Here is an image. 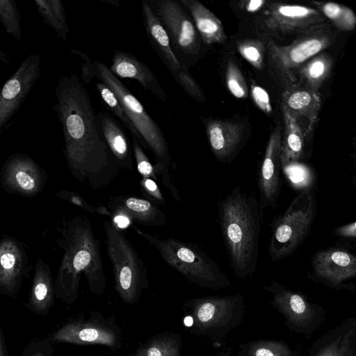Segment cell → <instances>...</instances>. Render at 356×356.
Returning a JSON list of instances; mask_svg holds the SVG:
<instances>
[{
    "label": "cell",
    "instance_id": "1",
    "mask_svg": "<svg viewBox=\"0 0 356 356\" xmlns=\"http://www.w3.org/2000/svg\"><path fill=\"white\" fill-rule=\"evenodd\" d=\"M54 111L62 126L65 154L70 168L92 171L108 163L107 145L96 122L90 95L79 77H60Z\"/></svg>",
    "mask_w": 356,
    "mask_h": 356
},
{
    "label": "cell",
    "instance_id": "2",
    "mask_svg": "<svg viewBox=\"0 0 356 356\" xmlns=\"http://www.w3.org/2000/svg\"><path fill=\"white\" fill-rule=\"evenodd\" d=\"M218 218L230 267L236 277L257 268L263 213L256 197L235 186L218 203Z\"/></svg>",
    "mask_w": 356,
    "mask_h": 356
},
{
    "label": "cell",
    "instance_id": "3",
    "mask_svg": "<svg viewBox=\"0 0 356 356\" xmlns=\"http://www.w3.org/2000/svg\"><path fill=\"white\" fill-rule=\"evenodd\" d=\"M73 52L79 54L84 61L81 65L83 81L89 83L95 78L106 84L115 93L140 136V143L147 145L156 156L158 161L156 169L161 173L163 183L170 184V158L166 141L157 124L147 113L140 101L119 78L111 73L104 63L91 60L87 55L79 51Z\"/></svg>",
    "mask_w": 356,
    "mask_h": 356
},
{
    "label": "cell",
    "instance_id": "4",
    "mask_svg": "<svg viewBox=\"0 0 356 356\" xmlns=\"http://www.w3.org/2000/svg\"><path fill=\"white\" fill-rule=\"evenodd\" d=\"M160 252L163 260L189 282L200 287L218 290L231 282L220 266L197 245L174 238L160 237L141 232Z\"/></svg>",
    "mask_w": 356,
    "mask_h": 356
},
{
    "label": "cell",
    "instance_id": "5",
    "mask_svg": "<svg viewBox=\"0 0 356 356\" xmlns=\"http://www.w3.org/2000/svg\"><path fill=\"white\" fill-rule=\"evenodd\" d=\"M316 212L314 193L311 188L296 196L282 215L272 225L268 253L273 261L291 254L307 236Z\"/></svg>",
    "mask_w": 356,
    "mask_h": 356
},
{
    "label": "cell",
    "instance_id": "6",
    "mask_svg": "<svg viewBox=\"0 0 356 356\" xmlns=\"http://www.w3.org/2000/svg\"><path fill=\"white\" fill-rule=\"evenodd\" d=\"M184 308L192 318L191 332L208 337H223L241 321L245 308L240 294L209 296L186 301Z\"/></svg>",
    "mask_w": 356,
    "mask_h": 356
},
{
    "label": "cell",
    "instance_id": "7",
    "mask_svg": "<svg viewBox=\"0 0 356 356\" xmlns=\"http://www.w3.org/2000/svg\"><path fill=\"white\" fill-rule=\"evenodd\" d=\"M336 38L330 23L324 22L302 33L290 44L281 46L268 44L273 65L280 75L289 83L295 82L296 73L310 59L329 47Z\"/></svg>",
    "mask_w": 356,
    "mask_h": 356
},
{
    "label": "cell",
    "instance_id": "8",
    "mask_svg": "<svg viewBox=\"0 0 356 356\" xmlns=\"http://www.w3.org/2000/svg\"><path fill=\"white\" fill-rule=\"evenodd\" d=\"M108 251L114 266L115 286L122 300L129 305L137 302L149 282L142 261L118 230L105 222Z\"/></svg>",
    "mask_w": 356,
    "mask_h": 356
},
{
    "label": "cell",
    "instance_id": "9",
    "mask_svg": "<svg viewBox=\"0 0 356 356\" xmlns=\"http://www.w3.org/2000/svg\"><path fill=\"white\" fill-rule=\"evenodd\" d=\"M49 339L53 342L76 345H102L112 350L120 349L122 345V330L115 320L96 311L88 316L79 314L70 318Z\"/></svg>",
    "mask_w": 356,
    "mask_h": 356
},
{
    "label": "cell",
    "instance_id": "10",
    "mask_svg": "<svg viewBox=\"0 0 356 356\" xmlns=\"http://www.w3.org/2000/svg\"><path fill=\"white\" fill-rule=\"evenodd\" d=\"M41 58L31 54L3 85L0 94V131L19 111L40 74Z\"/></svg>",
    "mask_w": 356,
    "mask_h": 356
},
{
    "label": "cell",
    "instance_id": "11",
    "mask_svg": "<svg viewBox=\"0 0 356 356\" xmlns=\"http://www.w3.org/2000/svg\"><path fill=\"white\" fill-rule=\"evenodd\" d=\"M281 128L277 126L268 140L263 159L257 170L259 204L262 213L267 207L277 206L281 188Z\"/></svg>",
    "mask_w": 356,
    "mask_h": 356
},
{
    "label": "cell",
    "instance_id": "12",
    "mask_svg": "<svg viewBox=\"0 0 356 356\" xmlns=\"http://www.w3.org/2000/svg\"><path fill=\"white\" fill-rule=\"evenodd\" d=\"M265 24L273 31L283 34H300L326 22L317 9L297 4L275 3L268 6Z\"/></svg>",
    "mask_w": 356,
    "mask_h": 356
},
{
    "label": "cell",
    "instance_id": "13",
    "mask_svg": "<svg viewBox=\"0 0 356 356\" xmlns=\"http://www.w3.org/2000/svg\"><path fill=\"white\" fill-rule=\"evenodd\" d=\"M154 12L179 47L186 50L194 47L197 40L195 26L177 3L172 0L159 1Z\"/></svg>",
    "mask_w": 356,
    "mask_h": 356
},
{
    "label": "cell",
    "instance_id": "14",
    "mask_svg": "<svg viewBox=\"0 0 356 356\" xmlns=\"http://www.w3.org/2000/svg\"><path fill=\"white\" fill-rule=\"evenodd\" d=\"M313 268L318 277L337 285L356 277V257L339 248L321 250L314 257Z\"/></svg>",
    "mask_w": 356,
    "mask_h": 356
},
{
    "label": "cell",
    "instance_id": "15",
    "mask_svg": "<svg viewBox=\"0 0 356 356\" xmlns=\"http://www.w3.org/2000/svg\"><path fill=\"white\" fill-rule=\"evenodd\" d=\"M207 135L216 158L227 163L234 159L241 144L243 127L236 122L215 120L207 123Z\"/></svg>",
    "mask_w": 356,
    "mask_h": 356
},
{
    "label": "cell",
    "instance_id": "16",
    "mask_svg": "<svg viewBox=\"0 0 356 356\" xmlns=\"http://www.w3.org/2000/svg\"><path fill=\"white\" fill-rule=\"evenodd\" d=\"M264 290L273 294L272 305L297 327H306L314 318V311L300 294L285 289L275 281Z\"/></svg>",
    "mask_w": 356,
    "mask_h": 356
},
{
    "label": "cell",
    "instance_id": "17",
    "mask_svg": "<svg viewBox=\"0 0 356 356\" xmlns=\"http://www.w3.org/2000/svg\"><path fill=\"white\" fill-rule=\"evenodd\" d=\"M296 120L302 123L304 135L310 134L318 118L321 98L318 92L305 86L292 87L284 94L283 105Z\"/></svg>",
    "mask_w": 356,
    "mask_h": 356
},
{
    "label": "cell",
    "instance_id": "18",
    "mask_svg": "<svg viewBox=\"0 0 356 356\" xmlns=\"http://www.w3.org/2000/svg\"><path fill=\"white\" fill-rule=\"evenodd\" d=\"M108 69L118 78L135 79L145 90H149L158 98L163 99V92L154 74L144 63L131 53L115 50Z\"/></svg>",
    "mask_w": 356,
    "mask_h": 356
},
{
    "label": "cell",
    "instance_id": "19",
    "mask_svg": "<svg viewBox=\"0 0 356 356\" xmlns=\"http://www.w3.org/2000/svg\"><path fill=\"white\" fill-rule=\"evenodd\" d=\"M96 122L104 140L116 159L126 167L131 165V146L120 124L106 112L97 113Z\"/></svg>",
    "mask_w": 356,
    "mask_h": 356
},
{
    "label": "cell",
    "instance_id": "20",
    "mask_svg": "<svg viewBox=\"0 0 356 356\" xmlns=\"http://www.w3.org/2000/svg\"><path fill=\"white\" fill-rule=\"evenodd\" d=\"M141 8L144 26L151 43L172 70H180L181 64L172 51L168 31L147 2L142 1Z\"/></svg>",
    "mask_w": 356,
    "mask_h": 356
},
{
    "label": "cell",
    "instance_id": "21",
    "mask_svg": "<svg viewBox=\"0 0 356 356\" xmlns=\"http://www.w3.org/2000/svg\"><path fill=\"white\" fill-rule=\"evenodd\" d=\"M192 15L196 28L203 41L208 44L226 40L220 20L202 3L196 0H182Z\"/></svg>",
    "mask_w": 356,
    "mask_h": 356
},
{
    "label": "cell",
    "instance_id": "22",
    "mask_svg": "<svg viewBox=\"0 0 356 356\" xmlns=\"http://www.w3.org/2000/svg\"><path fill=\"white\" fill-rule=\"evenodd\" d=\"M284 133L282 138L281 165L285 168L296 163L303 154L304 134L296 120L282 106Z\"/></svg>",
    "mask_w": 356,
    "mask_h": 356
},
{
    "label": "cell",
    "instance_id": "23",
    "mask_svg": "<svg viewBox=\"0 0 356 356\" xmlns=\"http://www.w3.org/2000/svg\"><path fill=\"white\" fill-rule=\"evenodd\" d=\"M6 172H11V181L17 188L23 192L33 193L39 186L38 172L34 161L28 156L15 154L6 162Z\"/></svg>",
    "mask_w": 356,
    "mask_h": 356
},
{
    "label": "cell",
    "instance_id": "24",
    "mask_svg": "<svg viewBox=\"0 0 356 356\" xmlns=\"http://www.w3.org/2000/svg\"><path fill=\"white\" fill-rule=\"evenodd\" d=\"M55 290L48 271L38 270L26 307L35 314L46 316L54 305Z\"/></svg>",
    "mask_w": 356,
    "mask_h": 356
},
{
    "label": "cell",
    "instance_id": "25",
    "mask_svg": "<svg viewBox=\"0 0 356 356\" xmlns=\"http://www.w3.org/2000/svg\"><path fill=\"white\" fill-rule=\"evenodd\" d=\"M15 249L1 248V291L5 295L14 296L19 289L22 281V267L17 259Z\"/></svg>",
    "mask_w": 356,
    "mask_h": 356
},
{
    "label": "cell",
    "instance_id": "26",
    "mask_svg": "<svg viewBox=\"0 0 356 356\" xmlns=\"http://www.w3.org/2000/svg\"><path fill=\"white\" fill-rule=\"evenodd\" d=\"M181 339L175 333L165 332L155 335L138 346L136 356H182Z\"/></svg>",
    "mask_w": 356,
    "mask_h": 356
},
{
    "label": "cell",
    "instance_id": "27",
    "mask_svg": "<svg viewBox=\"0 0 356 356\" xmlns=\"http://www.w3.org/2000/svg\"><path fill=\"white\" fill-rule=\"evenodd\" d=\"M34 3L44 23L66 40L70 31L62 1L35 0Z\"/></svg>",
    "mask_w": 356,
    "mask_h": 356
},
{
    "label": "cell",
    "instance_id": "28",
    "mask_svg": "<svg viewBox=\"0 0 356 356\" xmlns=\"http://www.w3.org/2000/svg\"><path fill=\"white\" fill-rule=\"evenodd\" d=\"M332 60L326 54H318L307 61L298 71L305 87L318 92V89L328 77Z\"/></svg>",
    "mask_w": 356,
    "mask_h": 356
},
{
    "label": "cell",
    "instance_id": "29",
    "mask_svg": "<svg viewBox=\"0 0 356 356\" xmlns=\"http://www.w3.org/2000/svg\"><path fill=\"white\" fill-rule=\"evenodd\" d=\"M124 207L131 211L135 219L143 224L152 226H163L166 224L165 213L149 200L129 197L124 202Z\"/></svg>",
    "mask_w": 356,
    "mask_h": 356
},
{
    "label": "cell",
    "instance_id": "30",
    "mask_svg": "<svg viewBox=\"0 0 356 356\" xmlns=\"http://www.w3.org/2000/svg\"><path fill=\"white\" fill-rule=\"evenodd\" d=\"M312 3L337 29L351 31L355 29L356 16L348 7L334 2L312 1Z\"/></svg>",
    "mask_w": 356,
    "mask_h": 356
},
{
    "label": "cell",
    "instance_id": "31",
    "mask_svg": "<svg viewBox=\"0 0 356 356\" xmlns=\"http://www.w3.org/2000/svg\"><path fill=\"white\" fill-rule=\"evenodd\" d=\"M241 356H292L289 347L275 340L250 341L239 346Z\"/></svg>",
    "mask_w": 356,
    "mask_h": 356
},
{
    "label": "cell",
    "instance_id": "32",
    "mask_svg": "<svg viewBox=\"0 0 356 356\" xmlns=\"http://www.w3.org/2000/svg\"><path fill=\"white\" fill-rule=\"evenodd\" d=\"M96 88L102 101L108 110L120 121L134 136L140 143V138L134 126L127 117L120 102L115 93L104 83L99 81L96 83Z\"/></svg>",
    "mask_w": 356,
    "mask_h": 356
},
{
    "label": "cell",
    "instance_id": "33",
    "mask_svg": "<svg viewBox=\"0 0 356 356\" xmlns=\"http://www.w3.org/2000/svg\"><path fill=\"white\" fill-rule=\"evenodd\" d=\"M0 19L6 31L16 40L22 39L20 15L13 0H0Z\"/></svg>",
    "mask_w": 356,
    "mask_h": 356
},
{
    "label": "cell",
    "instance_id": "34",
    "mask_svg": "<svg viewBox=\"0 0 356 356\" xmlns=\"http://www.w3.org/2000/svg\"><path fill=\"white\" fill-rule=\"evenodd\" d=\"M354 328H350L346 333L323 347L316 356H352V341Z\"/></svg>",
    "mask_w": 356,
    "mask_h": 356
},
{
    "label": "cell",
    "instance_id": "35",
    "mask_svg": "<svg viewBox=\"0 0 356 356\" xmlns=\"http://www.w3.org/2000/svg\"><path fill=\"white\" fill-rule=\"evenodd\" d=\"M226 83L228 90L238 99L246 98L248 88L244 76L233 60H229L226 70Z\"/></svg>",
    "mask_w": 356,
    "mask_h": 356
},
{
    "label": "cell",
    "instance_id": "36",
    "mask_svg": "<svg viewBox=\"0 0 356 356\" xmlns=\"http://www.w3.org/2000/svg\"><path fill=\"white\" fill-rule=\"evenodd\" d=\"M238 51L254 67L261 70L263 67L264 58V45L258 40H248L238 44Z\"/></svg>",
    "mask_w": 356,
    "mask_h": 356
},
{
    "label": "cell",
    "instance_id": "37",
    "mask_svg": "<svg viewBox=\"0 0 356 356\" xmlns=\"http://www.w3.org/2000/svg\"><path fill=\"white\" fill-rule=\"evenodd\" d=\"M52 343L49 338L33 339L26 346L21 356H52L54 353Z\"/></svg>",
    "mask_w": 356,
    "mask_h": 356
},
{
    "label": "cell",
    "instance_id": "38",
    "mask_svg": "<svg viewBox=\"0 0 356 356\" xmlns=\"http://www.w3.org/2000/svg\"><path fill=\"white\" fill-rule=\"evenodd\" d=\"M132 145L138 172L145 178L152 177L156 179L155 170L143 151L139 141L134 138Z\"/></svg>",
    "mask_w": 356,
    "mask_h": 356
},
{
    "label": "cell",
    "instance_id": "39",
    "mask_svg": "<svg viewBox=\"0 0 356 356\" xmlns=\"http://www.w3.org/2000/svg\"><path fill=\"white\" fill-rule=\"evenodd\" d=\"M251 95L255 104L266 114L272 113L270 98L265 88L257 85L251 86Z\"/></svg>",
    "mask_w": 356,
    "mask_h": 356
},
{
    "label": "cell",
    "instance_id": "40",
    "mask_svg": "<svg viewBox=\"0 0 356 356\" xmlns=\"http://www.w3.org/2000/svg\"><path fill=\"white\" fill-rule=\"evenodd\" d=\"M182 86L196 99H202L203 95L198 85L193 79L186 72L181 71L178 75Z\"/></svg>",
    "mask_w": 356,
    "mask_h": 356
},
{
    "label": "cell",
    "instance_id": "41",
    "mask_svg": "<svg viewBox=\"0 0 356 356\" xmlns=\"http://www.w3.org/2000/svg\"><path fill=\"white\" fill-rule=\"evenodd\" d=\"M143 186L146 193L159 204H165V199L159 190L156 183L150 178H145L143 181Z\"/></svg>",
    "mask_w": 356,
    "mask_h": 356
},
{
    "label": "cell",
    "instance_id": "42",
    "mask_svg": "<svg viewBox=\"0 0 356 356\" xmlns=\"http://www.w3.org/2000/svg\"><path fill=\"white\" fill-rule=\"evenodd\" d=\"M335 233L343 237H356V222L337 229Z\"/></svg>",
    "mask_w": 356,
    "mask_h": 356
},
{
    "label": "cell",
    "instance_id": "43",
    "mask_svg": "<svg viewBox=\"0 0 356 356\" xmlns=\"http://www.w3.org/2000/svg\"><path fill=\"white\" fill-rule=\"evenodd\" d=\"M266 3L264 0H250L245 1L243 7L249 13H255L264 7Z\"/></svg>",
    "mask_w": 356,
    "mask_h": 356
},
{
    "label": "cell",
    "instance_id": "44",
    "mask_svg": "<svg viewBox=\"0 0 356 356\" xmlns=\"http://www.w3.org/2000/svg\"><path fill=\"white\" fill-rule=\"evenodd\" d=\"M0 356H8L6 337L0 326Z\"/></svg>",
    "mask_w": 356,
    "mask_h": 356
},
{
    "label": "cell",
    "instance_id": "45",
    "mask_svg": "<svg viewBox=\"0 0 356 356\" xmlns=\"http://www.w3.org/2000/svg\"><path fill=\"white\" fill-rule=\"evenodd\" d=\"M115 221L120 227H126L129 225V219L124 216H118L115 218Z\"/></svg>",
    "mask_w": 356,
    "mask_h": 356
},
{
    "label": "cell",
    "instance_id": "46",
    "mask_svg": "<svg viewBox=\"0 0 356 356\" xmlns=\"http://www.w3.org/2000/svg\"><path fill=\"white\" fill-rule=\"evenodd\" d=\"M0 60L3 63H6V64H8L10 63L6 54L3 50H0Z\"/></svg>",
    "mask_w": 356,
    "mask_h": 356
},
{
    "label": "cell",
    "instance_id": "47",
    "mask_svg": "<svg viewBox=\"0 0 356 356\" xmlns=\"http://www.w3.org/2000/svg\"><path fill=\"white\" fill-rule=\"evenodd\" d=\"M217 356H229V355H227L226 354H220V355H218Z\"/></svg>",
    "mask_w": 356,
    "mask_h": 356
},
{
    "label": "cell",
    "instance_id": "48",
    "mask_svg": "<svg viewBox=\"0 0 356 356\" xmlns=\"http://www.w3.org/2000/svg\"><path fill=\"white\" fill-rule=\"evenodd\" d=\"M132 356H136V355L135 354H134V355H132Z\"/></svg>",
    "mask_w": 356,
    "mask_h": 356
}]
</instances>
